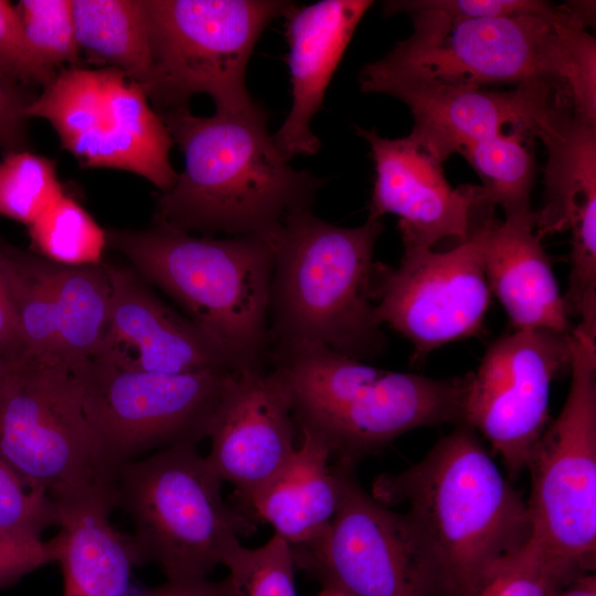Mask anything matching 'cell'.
<instances>
[{"label": "cell", "instance_id": "7402d4cb", "mask_svg": "<svg viewBox=\"0 0 596 596\" xmlns=\"http://www.w3.org/2000/svg\"><path fill=\"white\" fill-rule=\"evenodd\" d=\"M54 501L60 530L51 542L63 596H127L138 563L130 535L110 522L111 483L97 479Z\"/></svg>", "mask_w": 596, "mask_h": 596}, {"label": "cell", "instance_id": "d4e9b609", "mask_svg": "<svg viewBox=\"0 0 596 596\" xmlns=\"http://www.w3.org/2000/svg\"><path fill=\"white\" fill-rule=\"evenodd\" d=\"M45 270L54 300L60 363L77 372L97 355L107 329L111 288L105 262L64 266L45 259Z\"/></svg>", "mask_w": 596, "mask_h": 596}, {"label": "cell", "instance_id": "3957f363", "mask_svg": "<svg viewBox=\"0 0 596 596\" xmlns=\"http://www.w3.org/2000/svg\"><path fill=\"white\" fill-rule=\"evenodd\" d=\"M594 2L574 1L555 14L453 20L432 10L406 12L413 32L361 71L469 84L543 83L573 111L596 124V42L586 28Z\"/></svg>", "mask_w": 596, "mask_h": 596}, {"label": "cell", "instance_id": "f1b7e54d", "mask_svg": "<svg viewBox=\"0 0 596 596\" xmlns=\"http://www.w3.org/2000/svg\"><path fill=\"white\" fill-rule=\"evenodd\" d=\"M29 233L40 256L52 263L85 266L103 262L106 231L66 194L29 225Z\"/></svg>", "mask_w": 596, "mask_h": 596}, {"label": "cell", "instance_id": "7c38bea8", "mask_svg": "<svg viewBox=\"0 0 596 596\" xmlns=\"http://www.w3.org/2000/svg\"><path fill=\"white\" fill-rule=\"evenodd\" d=\"M340 467L337 511L316 540L290 546L296 567L322 589L345 596H441L433 564L407 515L375 500L359 485L353 469Z\"/></svg>", "mask_w": 596, "mask_h": 596}, {"label": "cell", "instance_id": "f546056e", "mask_svg": "<svg viewBox=\"0 0 596 596\" xmlns=\"http://www.w3.org/2000/svg\"><path fill=\"white\" fill-rule=\"evenodd\" d=\"M64 194L55 163L31 150L0 161V214L28 226Z\"/></svg>", "mask_w": 596, "mask_h": 596}, {"label": "cell", "instance_id": "8fae6325", "mask_svg": "<svg viewBox=\"0 0 596 596\" xmlns=\"http://www.w3.org/2000/svg\"><path fill=\"white\" fill-rule=\"evenodd\" d=\"M26 115L47 120L62 148L86 168L129 171L161 192L177 181L167 127L143 89L116 68L58 71Z\"/></svg>", "mask_w": 596, "mask_h": 596}, {"label": "cell", "instance_id": "d6986e66", "mask_svg": "<svg viewBox=\"0 0 596 596\" xmlns=\"http://www.w3.org/2000/svg\"><path fill=\"white\" fill-rule=\"evenodd\" d=\"M297 436L290 398L277 372H240L213 421L205 458L220 479L234 487L241 512L289 460Z\"/></svg>", "mask_w": 596, "mask_h": 596}, {"label": "cell", "instance_id": "5b68a950", "mask_svg": "<svg viewBox=\"0 0 596 596\" xmlns=\"http://www.w3.org/2000/svg\"><path fill=\"white\" fill-rule=\"evenodd\" d=\"M105 231L107 245L124 255L145 281L179 304L216 343L232 370L267 368L270 240L194 236L159 223Z\"/></svg>", "mask_w": 596, "mask_h": 596}, {"label": "cell", "instance_id": "7a4b0ae2", "mask_svg": "<svg viewBox=\"0 0 596 596\" xmlns=\"http://www.w3.org/2000/svg\"><path fill=\"white\" fill-rule=\"evenodd\" d=\"M371 494L405 505L441 596H471L531 536L526 501L465 424L407 469L377 476Z\"/></svg>", "mask_w": 596, "mask_h": 596}, {"label": "cell", "instance_id": "cb8c5ba5", "mask_svg": "<svg viewBox=\"0 0 596 596\" xmlns=\"http://www.w3.org/2000/svg\"><path fill=\"white\" fill-rule=\"evenodd\" d=\"M329 447L299 429V443L283 469L249 501L244 514L270 524L290 546L316 540L333 518L341 493V467Z\"/></svg>", "mask_w": 596, "mask_h": 596}, {"label": "cell", "instance_id": "4dcf8cb0", "mask_svg": "<svg viewBox=\"0 0 596 596\" xmlns=\"http://www.w3.org/2000/svg\"><path fill=\"white\" fill-rule=\"evenodd\" d=\"M15 7L26 44L40 65L55 74L78 66L72 0H20Z\"/></svg>", "mask_w": 596, "mask_h": 596}, {"label": "cell", "instance_id": "60d3db41", "mask_svg": "<svg viewBox=\"0 0 596 596\" xmlns=\"http://www.w3.org/2000/svg\"><path fill=\"white\" fill-rule=\"evenodd\" d=\"M554 596H596V575L585 572L564 583Z\"/></svg>", "mask_w": 596, "mask_h": 596}, {"label": "cell", "instance_id": "74e56055", "mask_svg": "<svg viewBox=\"0 0 596 596\" xmlns=\"http://www.w3.org/2000/svg\"><path fill=\"white\" fill-rule=\"evenodd\" d=\"M52 563L55 555L51 540L43 541L29 531L0 529V590Z\"/></svg>", "mask_w": 596, "mask_h": 596}, {"label": "cell", "instance_id": "ba28073f", "mask_svg": "<svg viewBox=\"0 0 596 596\" xmlns=\"http://www.w3.org/2000/svg\"><path fill=\"white\" fill-rule=\"evenodd\" d=\"M572 379L565 403L535 445L526 469L528 546L572 573L596 558V339L572 331Z\"/></svg>", "mask_w": 596, "mask_h": 596}, {"label": "cell", "instance_id": "8d00e7d4", "mask_svg": "<svg viewBox=\"0 0 596 596\" xmlns=\"http://www.w3.org/2000/svg\"><path fill=\"white\" fill-rule=\"evenodd\" d=\"M38 94L0 65V151L3 156L30 150L26 110Z\"/></svg>", "mask_w": 596, "mask_h": 596}, {"label": "cell", "instance_id": "9a60e30c", "mask_svg": "<svg viewBox=\"0 0 596 596\" xmlns=\"http://www.w3.org/2000/svg\"><path fill=\"white\" fill-rule=\"evenodd\" d=\"M572 359V332L515 330L494 340L468 374L462 424L501 457L509 479L526 469L549 425L552 382Z\"/></svg>", "mask_w": 596, "mask_h": 596}, {"label": "cell", "instance_id": "5bb4252c", "mask_svg": "<svg viewBox=\"0 0 596 596\" xmlns=\"http://www.w3.org/2000/svg\"><path fill=\"white\" fill-rule=\"evenodd\" d=\"M0 457L53 499L99 479L75 373L61 364H13L0 386Z\"/></svg>", "mask_w": 596, "mask_h": 596}, {"label": "cell", "instance_id": "83f0119b", "mask_svg": "<svg viewBox=\"0 0 596 596\" xmlns=\"http://www.w3.org/2000/svg\"><path fill=\"white\" fill-rule=\"evenodd\" d=\"M530 140L523 130L511 129L473 141L460 152L480 177L491 204L500 206L504 217L533 214L535 162Z\"/></svg>", "mask_w": 596, "mask_h": 596}, {"label": "cell", "instance_id": "b9f144b4", "mask_svg": "<svg viewBox=\"0 0 596 596\" xmlns=\"http://www.w3.org/2000/svg\"><path fill=\"white\" fill-rule=\"evenodd\" d=\"M13 364H10L2 359H0V386L2 385L4 379L7 377L8 373L10 372Z\"/></svg>", "mask_w": 596, "mask_h": 596}, {"label": "cell", "instance_id": "484cf974", "mask_svg": "<svg viewBox=\"0 0 596 596\" xmlns=\"http://www.w3.org/2000/svg\"><path fill=\"white\" fill-rule=\"evenodd\" d=\"M81 52L124 73L148 93L155 58L143 0H72Z\"/></svg>", "mask_w": 596, "mask_h": 596}, {"label": "cell", "instance_id": "d590c367", "mask_svg": "<svg viewBox=\"0 0 596 596\" xmlns=\"http://www.w3.org/2000/svg\"><path fill=\"white\" fill-rule=\"evenodd\" d=\"M0 65L25 84L44 88L57 74L38 63L24 36L15 4L0 0Z\"/></svg>", "mask_w": 596, "mask_h": 596}, {"label": "cell", "instance_id": "ab89813d", "mask_svg": "<svg viewBox=\"0 0 596 596\" xmlns=\"http://www.w3.org/2000/svg\"><path fill=\"white\" fill-rule=\"evenodd\" d=\"M139 596H237V593L233 582L226 576L220 581L209 578L167 581Z\"/></svg>", "mask_w": 596, "mask_h": 596}, {"label": "cell", "instance_id": "6da1fadb", "mask_svg": "<svg viewBox=\"0 0 596 596\" xmlns=\"http://www.w3.org/2000/svg\"><path fill=\"white\" fill-rule=\"evenodd\" d=\"M184 159L172 188L158 195L153 223L213 236L272 241L294 211L311 209L326 179L296 170L269 135L268 113L189 106L157 111Z\"/></svg>", "mask_w": 596, "mask_h": 596}, {"label": "cell", "instance_id": "603a6c76", "mask_svg": "<svg viewBox=\"0 0 596 596\" xmlns=\"http://www.w3.org/2000/svg\"><path fill=\"white\" fill-rule=\"evenodd\" d=\"M485 272L490 292L515 330L573 331L550 259L534 232V213L496 220L487 242Z\"/></svg>", "mask_w": 596, "mask_h": 596}, {"label": "cell", "instance_id": "1f68e13d", "mask_svg": "<svg viewBox=\"0 0 596 596\" xmlns=\"http://www.w3.org/2000/svg\"><path fill=\"white\" fill-rule=\"evenodd\" d=\"M223 565L237 596H297L291 547L276 534L259 547L238 544Z\"/></svg>", "mask_w": 596, "mask_h": 596}, {"label": "cell", "instance_id": "4316f807", "mask_svg": "<svg viewBox=\"0 0 596 596\" xmlns=\"http://www.w3.org/2000/svg\"><path fill=\"white\" fill-rule=\"evenodd\" d=\"M0 275L24 342V361L61 364L45 259L0 241Z\"/></svg>", "mask_w": 596, "mask_h": 596}, {"label": "cell", "instance_id": "4fadbf2b", "mask_svg": "<svg viewBox=\"0 0 596 596\" xmlns=\"http://www.w3.org/2000/svg\"><path fill=\"white\" fill-rule=\"evenodd\" d=\"M494 222L490 216L447 251L404 252L397 267L374 263L375 318L412 343L413 362L482 330L491 294L485 254Z\"/></svg>", "mask_w": 596, "mask_h": 596}, {"label": "cell", "instance_id": "d6a6232c", "mask_svg": "<svg viewBox=\"0 0 596 596\" xmlns=\"http://www.w3.org/2000/svg\"><path fill=\"white\" fill-rule=\"evenodd\" d=\"M576 575L544 560L525 545L519 554L489 575L471 596H554L564 583Z\"/></svg>", "mask_w": 596, "mask_h": 596}, {"label": "cell", "instance_id": "277c9868", "mask_svg": "<svg viewBox=\"0 0 596 596\" xmlns=\"http://www.w3.org/2000/svg\"><path fill=\"white\" fill-rule=\"evenodd\" d=\"M383 227L373 217L339 226L311 209L286 217L272 238L270 354L324 345L365 361L386 350L372 301L373 254Z\"/></svg>", "mask_w": 596, "mask_h": 596}, {"label": "cell", "instance_id": "e0dca14e", "mask_svg": "<svg viewBox=\"0 0 596 596\" xmlns=\"http://www.w3.org/2000/svg\"><path fill=\"white\" fill-rule=\"evenodd\" d=\"M546 150L544 200L534 232H571V272L564 302L570 317L596 324V124L566 103L553 105L535 134Z\"/></svg>", "mask_w": 596, "mask_h": 596}, {"label": "cell", "instance_id": "2e32d148", "mask_svg": "<svg viewBox=\"0 0 596 596\" xmlns=\"http://www.w3.org/2000/svg\"><path fill=\"white\" fill-rule=\"evenodd\" d=\"M374 163L369 216L398 217L404 252L434 249L444 240H467L493 206L481 185L453 188L443 160L412 132L385 138L375 129L355 128Z\"/></svg>", "mask_w": 596, "mask_h": 596}, {"label": "cell", "instance_id": "52a82bcc", "mask_svg": "<svg viewBox=\"0 0 596 596\" xmlns=\"http://www.w3.org/2000/svg\"><path fill=\"white\" fill-rule=\"evenodd\" d=\"M196 445L166 448L123 467L111 479L114 507L131 519L138 565L167 581L207 578L256 522L222 496L223 481Z\"/></svg>", "mask_w": 596, "mask_h": 596}, {"label": "cell", "instance_id": "f35d334b", "mask_svg": "<svg viewBox=\"0 0 596 596\" xmlns=\"http://www.w3.org/2000/svg\"><path fill=\"white\" fill-rule=\"evenodd\" d=\"M25 356L24 342L0 275V359L17 364Z\"/></svg>", "mask_w": 596, "mask_h": 596}, {"label": "cell", "instance_id": "44dd1931", "mask_svg": "<svg viewBox=\"0 0 596 596\" xmlns=\"http://www.w3.org/2000/svg\"><path fill=\"white\" fill-rule=\"evenodd\" d=\"M372 3L369 0H322L301 7L292 3L285 13L292 104L273 135L285 159L318 153L320 141L310 123L321 109L327 87Z\"/></svg>", "mask_w": 596, "mask_h": 596}, {"label": "cell", "instance_id": "836d02e7", "mask_svg": "<svg viewBox=\"0 0 596 596\" xmlns=\"http://www.w3.org/2000/svg\"><path fill=\"white\" fill-rule=\"evenodd\" d=\"M55 501L25 480L0 457V529L23 530L41 535L57 525Z\"/></svg>", "mask_w": 596, "mask_h": 596}, {"label": "cell", "instance_id": "7bdbcfd3", "mask_svg": "<svg viewBox=\"0 0 596 596\" xmlns=\"http://www.w3.org/2000/svg\"><path fill=\"white\" fill-rule=\"evenodd\" d=\"M316 596H345V595L334 592V590L321 588V590Z\"/></svg>", "mask_w": 596, "mask_h": 596}, {"label": "cell", "instance_id": "9c48e42d", "mask_svg": "<svg viewBox=\"0 0 596 596\" xmlns=\"http://www.w3.org/2000/svg\"><path fill=\"white\" fill-rule=\"evenodd\" d=\"M73 373L82 389L96 473L110 482L123 467L147 453L207 438L240 372L124 371L94 359Z\"/></svg>", "mask_w": 596, "mask_h": 596}, {"label": "cell", "instance_id": "30bf717a", "mask_svg": "<svg viewBox=\"0 0 596 596\" xmlns=\"http://www.w3.org/2000/svg\"><path fill=\"white\" fill-rule=\"evenodd\" d=\"M292 2L279 0H143L155 58L147 97L156 111L189 106L209 95L215 110L246 111L259 104L246 87L254 47Z\"/></svg>", "mask_w": 596, "mask_h": 596}, {"label": "cell", "instance_id": "ac0fdd59", "mask_svg": "<svg viewBox=\"0 0 596 596\" xmlns=\"http://www.w3.org/2000/svg\"><path fill=\"white\" fill-rule=\"evenodd\" d=\"M364 93L386 94L403 102L414 119L412 134L443 161L469 143L511 129L535 138L546 111L565 98L552 86L526 83L512 91L482 87L414 75L360 72Z\"/></svg>", "mask_w": 596, "mask_h": 596}, {"label": "cell", "instance_id": "e575fe53", "mask_svg": "<svg viewBox=\"0 0 596 596\" xmlns=\"http://www.w3.org/2000/svg\"><path fill=\"white\" fill-rule=\"evenodd\" d=\"M565 4L538 0H408L387 1L384 13H406L412 10H432L453 20L510 17L521 14H555Z\"/></svg>", "mask_w": 596, "mask_h": 596}, {"label": "cell", "instance_id": "8992f818", "mask_svg": "<svg viewBox=\"0 0 596 596\" xmlns=\"http://www.w3.org/2000/svg\"><path fill=\"white\" fill-rule=\"evenodd\" d=\"M299 429L317 435L333 464L356 462L413 429L462 424L468 375L433 379L366 364L324 345L270 354Z\"/></svg>", "mask_w": 596, "mask_h": 596}, {"label": "cell", "instance_id": "ffe728a7", "mask_svg": "<svg viewBox=\"0 0 596 596\" xmlns=\"http://www.w3.org/2000/svg\"><path fill=\"white\" fill-rule=\"evenodd\" d=\"M105 266L111 288L110 311L94 359L118 370L163 374L232 370L216 343L163 302L132 268L108 262Z\"/></svg>", "mask_w": 596, "mask_h": 596}]
</instances>
